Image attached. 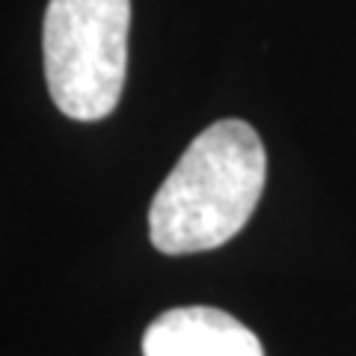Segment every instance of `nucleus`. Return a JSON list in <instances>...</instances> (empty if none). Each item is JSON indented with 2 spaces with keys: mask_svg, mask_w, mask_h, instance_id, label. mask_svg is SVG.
I'll return each instance as SVG.
<instances>
[{
  "mask_svg": "<svg viewBox=\"0 0 356 356\" xmlns=\"http://www.w3.org/2000/svg\"><path fill=\"white\" fill-rule=\"evenodd\" d=\"M267 154L241 119L205 128L163 178L149 208V235L163 255L217 250L247 226L261 199Z\"/></svg>",
  "mask_w": 356,
  "mask_h": 356,
  "instance_id": "obj_1",
  "label": "nucleus"
},
{
  "mask_svg": "<svg viewBox=\"0 0 356 356\" xmlns=\"http://www.w3.org/2000/svg\"><path fill=\"white\" fill-rule=\"evenodd\" d=\"M131 0H51L44 9V81L60 113L81 122L116 110L128 72Z\"/></svg>",
  "mask_w": 356,
  "mask_h": 356,
  "instance_id": "obj_2",
  "label": "nucleus"
},
{
  "mask_svg": "<svg viewBox=\"0 0 356 356\" xmlns=\"http://www.w3.org/2000/svg\"><path fill=\"white\" fill-rule=\"evenodd\" d=\"M143 356H264V350L255 332L229 312L181 306L149 324Z\"/></svg>",
  "mask_w": 356,
  "mask_h": 356,
  "instance_id": "obj_3",
  "label": "nucleus"
}]
</instances>
